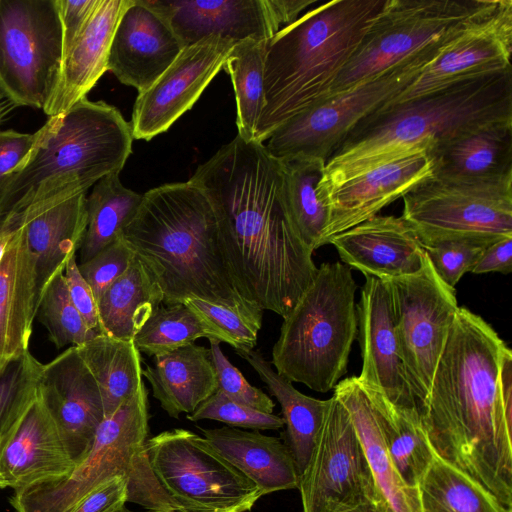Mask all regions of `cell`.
Here are the masks:
<instances>
[{
	"label": "cell",
	"instance_id": "obj_50",
	"mask_svg": "<svg viewBox=\"0 0 512 512\" xmlns=\"http://www.w3.org/2000/svg\"><path fill=\"white\" fill-rule=\"evenodd\" d=\"M36 137V132L30 134L12 129L0 130V195L33 148Z\"/></svg>",
	"mask_w": 512,
	"mask_h": 512
},
{
	"label": "cell",
	"instance_id": "obj_43",
	"mask_svg": "<svg viewBox=\"0 0 512 512\" xmlns=\"http://www.w3.org/2000/svg\"><path fill=\"white\" fill-rule=\"evenodd\" d=\"M186 417L194 422L208 419L234 427L256 430H275L284 426L282 417L240 404L228 398L219 390Z\"/></svg>",
	"mask_w": 512,
	"mask_h": 512
},
{
	"label": "cell",
	"instance_id": "obj_29",
	"mask_svg": "<svg viewBox=\"0 0 512 512\" xmlns=\"http://www.w3.org/2000/svg\"><path fill=\"white\" fill-rule=\"evenodd\" d=\"M333 395L351 417L371 470L380 512H421L418 490L406 485L394 466L371 403L357 377L341 380Z\"/></svg>",
	"mask_w": 512,
	"mask_h": 512
},
{
	"label": "cell",
	"instance_id": "obj_47",
	"mask_svg": "<svg viewBox=\"0 0 512 512\" xmlns=\"http://www.w3.org/2000/svg\"><path fill=\"white\" fill-rule=\"evenodd\" d=\"M135 256L121 238L117 239L78 268L96 301L130 267Z\"/></svg>",
	"mask_w": 512,
	"mask_h": 512
},
{
	"label": "cell",
	"instance_id": "obj_23",
	"mask_svg": "<svg viewBox=\"0 0 512 512\" xmlns=\"http://www.w3.org/2000/svg\"><path fill=\"white\" fill-rule=\"evenodd\" d=\"M75 465L38 393L20 422L1 440L0 473L6 487L15 490L57 479Z\"/></svg>",
	"mask_w": 512,
	"mask_h": 512
},
{
	"label": "cell",
	"instance_id": "obj_31",
	"mask_svg": "<svg viewBox=\"0 0 512 512\" xmlns=\"http://www.w3.org/2000/svg\"><path fill=\"white\" fill-rule=\"evenodd\" d=\"M204 438L264 495L298 488L299 473L288 446L258 431L201 429Z\"/></svg>",
	"mask_w": 512,
	"mask_h": 512
},
{
	"label": "cell",
	"instance_id": "obj_34",
	"mask_svg": "<svg viewBox=\"0 0 512 512\" xmlns=\"http://www.w3.org/2000/svg\"><path fill=\"white\" fill-rule=\"evenodd\" d=\"M361 387L371 403L394 466L404 483L417 490L418 483L434 456L417 407L395 404L377 390Z\"/></svg>",
	"mask_w": 512,
	"mask_h": 512
},
{
	"label": "cell",
	"instance_id": "obj_37",
	"mask_svg": "<svg viewBox=\"0 0 512 512\" xmlns=\"http://www.w3.org/2000/svg\"><path fill=\"white\" fill-rule=\"evenodd\" d=\"M141 200L142 194L126 188L119 174L106 176L93 186L86 198L87 225L78 250L80 263L122 237Z\"/></svg>",
	"mask_w": 512,
	"mask_h": 512
},
{
	"label": "cell",
	"instance_id": "obj_36",
	"mask_svg": "<svg viewBox=\"0 0 512 512\" xmlns=\"http://www.w3.org/2000/svg\"><path fill=\"white\" fill-rule=\"evenodd\" d=\"M279 161L288 218L300 240L314 252L323 246L328 220V210L318 190L326 162L306 156H291Z\"/></svg>",
	"mask_w": 512,
	"mask_h": 512
},
{
	"label": "cell",
	"instance_id": "obj_48",
	"mask_svg": "<svg viewBox=\"0 0 512 512\" xmlns=\"http://www.w3.org/2000/svg\"><path fill=\"white\" fill-rule=\"evenodd\" d=\"M485 248L467 241H446L423 247L437 276L453 289L461 277L471 271Z\"/></svg>",
	"mask_w": 512,
	"mask_h": 512
},
{
	"label": "cell",
	"instance_id": "obj_7",
	"mask_svg": "<svg viewBox=\"0 0 512 512\" xmlns=\"http://www.w3.org/2000/svg\"><path fill=\"white\" fill-rule=\"evenodd\" d=\"M356 282L341 262L322 263L290 313L272 349L275 371L325 393L347 372L357 336Z\"/></svg>",
	"mask_w": 512,
	"mask_h": 512
},
{
	"label": "cell",
	"instance_id": "obj_33",
	"mask_svg": "<svg viewBox=\"0 0 512 512\" xmlns=\"http://www.w3.org/2000/svg\"><path fill=\"white\" fill-rule=\"evenodd\" d=\"M162 302L161 288L135 257L97 301L99 331L116 339L134 340Z\"/></svg>",
	"mask_w": 512,
	"mask_h": 512
},
{
	"label": "cell",
	"instance_id": "obj_28",
	"mask_svg": "<svg viewBox=\"0 0 512 512\" xmlns=\"http://www.w3.org/2000/svg\"><path fill=\"white\" fill-rule=\"evenodd\" d=\"M86 198L87 193H78L19 211L36 260L39 301L50 280L80 249L87 225Z\"/></svg>",
	"mask_w": 512,
	"mask_h": 512
},
{
	"label": "cell",
	"instance_id": "obj_15",
	"mask_svg": "<svg viewBox=\"0 0 512 512\" xmlns=\"http://www.w3.org/2000/svg\"><path fill=\"white\" fill-rule=\"evenodd\" d=\"M303 512H342L378 507L375 484L345 406L332 395L309 462L299 476Z\"/></svg>",
	"mask_w": 512,
	"mask_h": 512
},
{
	"label": "cell",
	"instance_id": "obj_18",
	"mask_svg": "<svg viewBox=\"0 0 512 512\" xmlns=\"http://www.w3.org/2000/svg\"><path fill=\"white\" fill-rule=\"evenodd\" d=\"M235 43L212 35L185 47L147 90L138 93L130 122L133 138L150 140L167 131L223 68Z\"/></svg>",
	"mask_w": 512,
	"mask_h": 512
},
{
	"label": "cell",
	"instance_id": "obj_57",
	"mask_svg": "<svg viewBox=\"0 0 512 512\" xmlns=\"http://www.w3.org/2000/svg\"><path fill=\"white\" fill-rule=\"evenodd\" d=\"M114 512H140V511H132V510L128 509L126 506H123ZM145 512H151V511H145Z\"/></svg>",
	"mask_w": 512,
	"mask_h": 512
},
{
	"label": "cell",
	"instance_id": "obj_8",
	"mask_svg": "<svg viewBox=\"0 0 512 512\" xmlns=\"http://www.w3.org/2000/svg\"><path fill=\"white\" fill-rule=\"evenodd\" d=\"M402 218L422 247L446 241L482 246L512 237V176L453 181L431 176L403 197Z\"/></svg>",
	"mask_w": 512,
	"mask_h": 512
},
{
	"label": "cell",
	"instance_id": "obj_5",
	"mask_svg": "<svg viewBox=\"0 0 512 512\" xmlns=\"http://www.w3.org/2000/svg\"><path fill=\"white\" fill-rule=\"evenodd\" d=\"M386 0H333L308 10L268 41L264 106L254 140L325 99Z\"/></svg>",
	"mask_w": 512,
	"mask_h": 512
},
{
	"label": "cell",
	"instance_id": "obj_19",
	"mask_svg": "<svg viewBox=\"0 0 512 512\" xmlns=\"http://www.w3.org/2000/svg\"><path fill=\"white\" fill-rule=\"evenodd\" d=\"M433 175L430 149H423L380 164L325 190L320 197L328 210L322 244L378 215Z\"/></svg>",
	"mask_w": 512,
	"mask_h": 512
},
{
	"label": "cell",
	"instance_id": "obj_9",
	"mask_svg": "<svg viewBox=\"0 0 512 512\" xmlns=\"http://www.w3.org/2000/svg\"><path fill=\"white\" fill-rule=\"evenodd\" d=\"M488 1L386 0L326 98L353 89L450 37Z\"/></svg>",
	"mask_w": 512,
	"mask_h": 512
},
{
	"label": "cell",
	"instance_id": "obj_30",
	"mask_svg": "<svg viewBox=\"0 0 512 512\" xmlns=\"http://www.w3.org/2000/svg\"><path fill=\"white\" fill-rule=\"evenodd\" d=\"M142 375L172 418L191 414L218 388L210 349L195 343L155 356Z\"/></svg>",
	"mask_w": 512,
	"mask_h": 512
},
{
	"label": "cell",
	"instance_id": "obj_2",
	"mask_svg": "<svg viewBox=\"0 0 512 512\" xmlns=\"http://www.w3.org/2000/svg\"><path fill=\"white\" fill-rule=\"evenodd\" d=\"M508 348L482 317L459 307L417 409L433 453L512 509V416L499 384Z\"/></svg>",
	"mask_w": 512,
	"mask_h": 512
},
{
	"label": "cell",
	"instance_id": "obj_21",
	"mask_svg": "<svg viewBox=\"0 0 512 512\" xmlns=\"http://www.w3.org/2000/svg\"><path fill=\"white\" fill-rule=\"evenodd\" d=\"M357 312L362 349L358 382L395 404L417 407L400 357L389 280L366 276Z\"/></svg>",
	"mask_w": 512,
	"mask_h": 512
},
{
	"label": "cell",
	"instance_id": "obj_22",
	"mask_svg": "<svg viewBox=\"0 0 512 512\" xmlns=\"http://www.w3.org/2000/svg\"><path fill=\"white\" fill-rule=\"evenodd\" d=\"M184 48L168 21L147 0H130L114 32L107 71L142 93Z\"/></svg>",
	"mask_w": 512,
	"mask_h": 512
},
{
	"label": "cell",
	"instance_id": "obj_55",
	"mask_svg": "<svg viewBox=\"0 0 512 512\" xmlns=\"http://www.w3.org/2000/svg\"><path fill=\"white\" fill-rule=\"evenodd\" d=\"M342 512H380L378 507L374 504L366 503L355 506Z\"/></svg>",
	"mask_w": 512,
	"mask_h": 512
},
{
	"label": "cell",
	"instance_id": "obj_46",
	"mask_svg": "<svg viewBox=\"0 0 512 512\" xmlns=\"http://www.w3.org/2000/svg\"><path fill=\"white\" fill-rule=\"evenodd\" d=\"M208 340L217 376V390L240 404L265 413H273L275 407L273 400L261 389L248 383L240 370L226 358L220 348V341L216 339Z\"/></svg>",
	"mask_w": 512,
	"mask_h": 512
},
{
	"label": "cell",
	"instance_id": "obj_32",
	"mask_svg": "<svg viewBox=\"0 0 512 512\" xmlns=\"http://www.w3.org/2000/svg\"><path fill=\"white\" fill-rule=\"evenodd\" d=\"M256 371L270 393L277 399L286 426V442L299 476L311 457L329 404L298 391L292 382L279 375L259 351L238 353Z\"/></svg>",
	"mask_w": 512,
	"mask_h": 512
},
{
	"label": "cell",
	"instance_id": "obj_6",
	"mask_svg": "<svg viewBox=\"0 0 512 512\" xmlns=\"http://www.w3.org/2000/svg\"><path fill=\"white\" fill-rule=\"evenodd\" d=\"M33 148L0 195V210L87 193L102 178L119 174L132 153L133 135L120 111L87 97L50 116Z\"/></svg>",
	"mask_w": 512,
	"mask_h": 512
},
{
	"label": "cell",
	"instance_id": "obj_27",
	"mask_svg": "<svg viewBox=\"0 0 512 512\" xmlns=\"http://www.w3.org/2000/svg\"><path fill=\"white\" fill-rule=\"evenodd\" d=\"M433 177L496 181L512 176V118L488 121L435 144Z\"/></svg>",
	"mask_w": 512,
	"mask_h": 512
},
{
	"label": "cell",
	"instance_id": "obj_53",
	"mask_svg": "<svg viewBox=\"0 0 512 512\" xmlns=\"http://www.w3.org/2000/svg\"><path fill=\"white\" fill-rule=\"evenodd\" d=\"M511 271L512 237H506L487 246L470 272L473 274L499 272L506 275Z\"/></svg>",
	"mask_w": 512,
	"mask_h": 512
},
{
	"label": "cell",
	"instance_id": "obj_56",
	"mask_svg": "<svg viewBox=\"0 0 512 512\" xmlns=\"http://www.w3.org/2000/svg\"><path fill=\"white\" fill-rule=\"evenodd\" d=\"M5 114H6V106L3 101V95L0 92V123L3 120Z\"/></svg>",
	"mask_w": 512,
	"mask_h": 512
},
{
	"label": "cell",
	"instance_id": "obj_20",
	"mask_svg": "<svg viewBox=\"0 0 512 512\" xmlns=\"http://www.w3.org/2000/svg\"><path fill=\"white\" fill-rule=\"evenodd\" d=\"M39 393L75 464L90 450L104 418L100 391L92 374L70 346L43 364Z\"/></svg>",
	"mask_w": 512,
	"mask_h": 512
},
{
	"label": "cell",
	"instance_id": "obj_17",
	"mask_svg": "<svg viewBox=\"0 0 512 512\" xmlns=\"http://www.w3.org/2000/svg\"><path fill=\"white\" fill-rule=\"evenodd\" d=\"M190 46L216 35L239 42L271 39L315 0H147Z\"/></svg>",
	"mask_w": 512,
	"mask_h": 512
},
{
	"label": "cell",
	"instance_id": "obj_54",
	"mask_svg": "<svg viewBox=\"0 0 512 512\" xmlns=\"http://www.w3.org/2000/svg\"><path fill=\"white\" fill-rule=\"evenodd\" d=\"M23 224V217L20 212L12 211L6 213L0 222V262L12 241L16 231Z\"/></svg>",
	"mask_w": 512,
	"mask_h": 512
},
{
	"label": "cell",
	"instance_id": "obj_14",
	"mask_svg": "<svg viewBox=\"0 0 512 512\" xmlns=\"http://www.w3.org/2000/svg\"><path fill=\"white\" fill-rule=\"evenodd\" d=\"M400 357L417 405L426 398L459 306L425 254L416 273L389 280Z\"/></svg>",
	"mask_w": 512,
	"mask_h": 512
},
{
	"label": "cell",
	"instance_id": "obj_24",
	"mask_svg": "<svg viewBox=\"0 0 512 512\" xmlns=\"http://www.w3.org/2000/svg\"><path fill=\"white\" fill-rule=\"evenodd\" d=\"M332 244L350 267L382 280L414 274L424 264L425 252L402 217L376 215L334 236Z\"/></svg>",
	"mask_w": 512,
	"mask_h": 512
},
{
	"label": "cell",
	"instance_id": "obj_1",
	"mask_svg": "<svg viewBox=\"0 0 512 512\" xmlns=\"http://www.w3.org/2000/svg\"><path fill=\"white\" fill-rule=\"evenodd\" d=\"M190 181L215 210L223 252L243 297L284 319L318 268L288 218L279 159L263 143L237 135Z\"/></svg>",
	"mask_w": 512,
	"mask_h": 512
},
{
	"label": "cell",
	"instance_id": "obj_51",
	"mask_svg": "<svg viewBox=\"0 0 512 512\" xmlns=\"http://www.w3.org/2000/svg\"><path fill=\"white\" fill-rule=\"evenodd\" d=\"M97 3L98 0H59L63 37V57L83 31Z\"/></svg>",
	"mask_w": 512,
	"mask_h": 512
},
{
	"label": "cell",
	"instance_id": "obj_10",
	"mask_svg": "<svg viewBox=\"0 0 512 512\" xmlns=\"http://www.w3.org/2000/svg\"><path fill=\"white\" fill-rule=\"evenodd\" d=\"M450 37L291 117L270 134L267 144L263 143L266 150L276 159L306 156L327 162L352 129L410 85Z\"/></svg>",
	"mask_w": 512,
	"mask_h": 512
},
{
	"label": "cell",
	"instance_id": "obj_52",
	"mask_svg": "<svg viewBox=\"0 0 512 512\" xmlns=\"http://www.w3.org/2000/svg\"><path fill=\"white\" fill-rule=\"evenodd\" d=\"M127 483L120 476L84 498L71 512H114L127 502Z\"/></svg>",
	"mask_w": 512,
	"mask_h": 512
},
{
	"label": "cell",
	"instance_id": "obj_11",
	"mask_svg": "<svg viewBox=\"0 0 512 512\" xmlns=\"http://www.w3.org/2000/svg\"><path fill=\"white\" fill-rule=\"evenodd\" d=\"M152 468L183 512H247L264 496L204 437L187 429L146 440Z\"/></svg>",
	"mask_w": 512,
	"mask_h": 512
},
{
	"label": "cell",
	"instance_id": "obj_59",
	"mask_svg": "<svg viewBox=\"0 0 512 512\" xmlns=\"http://www.w3.org/2000/svg\"><path fill=\"white\" fill-rule=\"evenodd\" d=\"M4 216H5V213H4V212H2V211H0V222L2 221V219L4 218Z\"/></svg>",
	"mask_w": 512,
	"mask_h": 512
},
{
	"label": "cell",
	"instance_id": "obj_49",
	"mask_svg": "<svg viewBox=\"0 0 512 512\" xmlns=\"http://www.w3.org/2000/svg\"><path fill=\"white\" fill-rule=\"evenodd\" d=\"M63 274L65 277L69 297L87 326L100 333L98 306L94 294L81 275L76 255L68 259Z\"/></svg>",
	"mask_w": 512,
	"mask_h": 512
},
{
	"label": "cell",
	"instance_id": "obj_58",
	"mask_svg": "<svg viewBox=\"0 0 512 512\" xmlns=\"http://www.w3.org/2000/svg\"><path fill=\"white\" fill-rule=\"evenodd\" d=\"M0 445H1V439H0ZM4 488H7V487H6V484H5V482H4L3 478H2V475L0 473V489H4Z\"/></svg>",
	"mask_w": 512,
	"mask_h": 512
},
{
	"label": "cell",
	"instance_id": "obj_3",
	"mask_svg": "<svg viewBox=\"0 0 512 512\" xmlns=\"http://www.w3.org/2000/svg\"><path fill=\"white\" fill-rule=\"evenodd\" d=\"M122 239L161 288L165 305L198 298L262 323L263 310L243 297L228 266L215 210L192 181L142 194Z\"/></svg>",
	"mask_w": 512,
	"mask_h": 512
},
{
	"label": "cell",
	"instance_id": "obj_12",
	"mask_svg": "<svg viewBox=\"0 0 512 512\" xmlns=\"http://www.w3.org/2000/svg\"><path fill=\"white\" fill-rule=\"evenodd\" d=\"M145 384L97 429L86 456L66 475L15 489L9 503L15 512H71L84 498L126 476L149 431Z\"/></svg>",
	"mask_w": 512,
	"mask_h": 512
},
{
	"label": "cell",
	"instance_id": "obj_41",
	"mask_svg": "<svg viewBox=\"0 0 512 512\" xmlns=\"http://www.w3.org/2000/svg\"><path fill=\"white\" fill-rule=\"evenodd\" d=\"M63 270L57 272L48 283L41 295L36 314L56 348L67 345L77 347L99 334L87 326L74 307Z\"/></svg>",
	"mask_w": 512,
	"mask_h": 512
},
{
	"label": "cell",
	"instance_id": "obj_45",
	"mask_svg": "<svg viewBox=\"0 0 512 512\" xmlns=\"http://www.w3.org/2000/svg\"><path fill=\"white\" fill-rule=\"evenodd\" d=\"M127 502L151 512H183L157 478L146 450V443L134 456L127 475Z\"/></svg>",
	"mask_w": 512,
	"mask_h": 512
},
{
	"label": "cell",
	"instance_id": "obj_25",
	"mask_svg": "<svg viewBox=\"0 0 512 512\" xmlns=\"http://www.w3.org/2000/svg\"><path fill=\"white\" fill-rule=\"evenodd\" d=\"M38 304L36 260L22 224L0 262V376L29 351Z\"/></svg>",
	"mask_w": 512,
	"mask_h": 512
},
{
	"label": "cell",
	"instance_id": "obj_44",
	"mask_svg": "<svg viewBox=\"0 0 512 512\" xmlns=\"http://www.w3.org/2000/svg\"><path fill=\"white\" fill-rule=\"evenodd\" d=\"M183 304L221 331L237 354L249 352L255 347L261 322L198 298H187Z\"/></svg>",
	"mask_w": 512,
	"mask_h": 512
},
{
	"label": "cell",
	"instance_id": "obj_40",
	"mask_svg": "<svg viewBox=\"0 0 512 512\" xmlns=\"http://www.w3.org/2000/svg\"><path fill=\"white\" fill-rule=\"evenodd\" d=\"M202 337L229 344L216 327L183 303H177L156 308L136 334L134 343L140 352L155 357Z\"/></svg>",
	"mask_w": 512,
	"mask_h": 512
},
{
	"label": "cell",
	"instance_id": "obj_4",
	"mask_svg": "<svg viewBox=\"0 0 512 512\" xmlns=\"http://www.w3.org/2000/svg\"><path fill=\"white\" fill-rule=\"evenodd\" d=\"M512 118V68L465 79L361 120L327 160L325 190L380 164L432 147L479 124Z\"/></svg>",
	"mask_w": 512,
	"mask_h": 512
},
{
	"label": "cell",
	"instance_id": "obj_39",
	"mask_svg": "<svg viewBox=\"0 0 512 512\" xmlns=\"http://www.w3.org/2000/svg\"><path fill=\"white\" fill-rule=\"evenodd\" d=\"M268 41L248 38L236 42L223 65L233 84L237 135L246 141L254 140L264 106V65Z\"/></svg>",
	"mask_w": 512,
	"mask_h": 512
},
{
	"label": "cell",
	"instance_id": "obj_35",
	"mask_svg": "<svg viewBox=\"0 0 512 512\" xmlns=\"http://www.w3.org/2000/svg\"><path fill=\"white\" fill-rule=\"evenodd\" d=\"M100 391L104 418L110 417L144 383L142 357L134 340L97 334L76 347Z\"/></svg>",
	"mask_w": 512,
	"mask_h": 512
},
{
	"label": "cell",
	"instance_id": "obj_26",
	"mask_svg": "<svg viewBox=\"0 0 512 512\" xmlns=\"http://www.w3.org/2000/svg\"><path fill=\"white\" fill-rule=\"evenodd\" d=\"M130 0H98L83 31L63 57L54 91L43 111L54 116L87 97L107 71L112 39Z\"/></svg>",
	"mask_w": 512,
	"mask_h": 512
},
{
	"label": "cell",
	"instance_id": "obj_13",
	"mask_svg": "<svg viewBox=\"0 0 512 512\" xmlns=\"http://www.w3.org/2000/svg\"><path fill=\"white\" fill-rule=\"evenodd\" d=\"M63 61L59 0H0V92L44 109Z\"/></svg>",
	"mask_w": 512,
	"mask_h": 512
},
{
	"label": "cell",
	"instance_id": "obj_16",
	"mask_svg": "<svg viewBox=\"0 0 512 512\" xmlns=\"http://www.w3.org/2000/svg\"><path fill=\"white\" fill-rule=\"evenodd\" d=\"M511 53L512 0H489L444 43L410 85L382 106L512 68Z\"/></svg>",
	"mask_w": 512,
	"mask_h": 512
},
{
	"label": "cell",
	"instance_id": "obj_38",
	"mask_svg": "<svg viewBox=\"0 0 512 512\" xmlns=\"http://www.w3.org/2000/svg\"><path fill=\"white\" fill-rule=\"evenodd\" d=\"M417 490L421 512H512L494 495L435 454Z\"/></svg>",
	"mask_w": 512,
	"mask_h": 512
},
{
	"label": "cell",
	"instance_id": "obj_42",
	"mask_svg": "<svg viewBox=\"0 0 512 512\" xmlns=\"http://www.w3.org/2000/svg\"><path fill=\"white\" fill-rule=\"evenodd\" d=\"M43 364L29 351L0 376V439L20 422L39 393Z\"/></svg>",
	"mask_w": 512,
	"mask_h": 512
}]
</instances>
